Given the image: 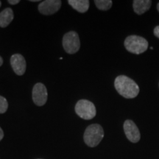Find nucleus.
Returning a JSON list of instances; mask_svg holds the SVG:
<instances>
[{"label":"nucleus","instance_id":"nucleus-21","mask_svg":"<svg viewBox=\"0 0 159 159\" xmlns=\"http://www.w3.org/2000/svg\"><path fill=\"white\" fill-rule=\"evenodd\" d=\"M1 5H2V2H1V1H0V7H1Z\"/></svg>","mask_w":159,"mask_h":159},{"label":"nucleus","instance_id":"nucleus-12","mask_svg":"<svg viewBox=\"0 0 159 159\" xmlns=\"http://www.w3.org/2000/svg\"><path fill=\"white\" fill-rule=\"evenodd\" d=\"M68 3L80 13H85L89 8V0H69Z\"/></svg>","mask_w":159,"mask_h":159},{"label":"nucleus","instance_id":"nucleus-2","mask_svg":"<svg viewBox=\"0 0 159 159\" xmlns=\"http://www.w3.org/2000/svg\"><path fill=\"white\" fill-rule=\"evenodd\" d=\"M104 137V130L101 125L98 124H93L89 125L86 128L83 139L86 145L90 148L97 147Z\"/></svg>","mask_w":159,"mask_h":159},{"label":"nucleus","instance_id":"nucleus-20","mask_svg":"<svg viewBox=\"0 0 159 159\" xmlns=\"http://www.w3.org/2000/svg\"><path fill=\"white\" fill-rule=\"evenodd\" d=\"M30 2H39V0H31Z\"/></svg>","mask_w":159,"mask_h":159},{"label":"nucleus","instance_id":"nucleus-10","mask_svg":"<svg viewBox=\"0 0 159 159\" xmlns=\"http://www.w3.org/2000/svg\"><path fill=\"white\" fill-rule=\"evenodd\" d=\"M152 5L150 0H134L133 2L134 11L136 14L142 15L150 10Z\"/></svg>","mask_w":159,"mask_h":159},{"label":"nucleus","instance_id":"nucleus-18","mask_svg":"<svg viewBox=\"0 0 159 159\" xmlns=\"http://www.w3.org/2000/svg\"><path fill=\"white\" fill-rule=\"evenodd\" d=\"M2 63H3V59L2 58L1 56H0V66H1L2 65Z\"/></svg>","mask_w":159,"mask_h":159},{"label":"nucleus","instance_id":"nucleus-13","mask_svg":"<svg viewBox=\"0 0 159 159\" xmlns=\"http://www.w3.org/2000/svg\"><path fill=\"white\" fill-rule=\"evenodd\" d=\"M94 3L98 9L101 11H108L112 6L113 2L111 0H95Z\"/></svg>","mask_w":159,"mask_h":159},{"label":"nucleus","instance_id":"nucleus-7","mask_svg":"<svg viewBox=\"0 0 159 159\" xmlns=\"http://www.w3.org/2000/svg\"><path fill=\"white\" fill-rule=\"evenodd\" d=\"M124 131L125 136L129 141L133 143H137L140 140L141 134L138 127L132 120H126L124 122Z\"/></svg>","mask_w":159,"mask_h":159},{"label":"nucleus","instance_id":"nucleus-5","mask_svg":"<svg viewBox=\"0 0 159 159\" xmlns=\"http://www.w3.org/2000/svg\"><path fill=\"white\" fill-rule=\"evenodd\" d=\"M63 47L69 54H75L80 47L79 35L76 32L71 31L66 33L63 38Z\"/></svg>","mask_w":159,"mask_h":159},{"label":"nucleus","instance_id":"nucleus-17","mask_svg":"<svg viewBox=\"0 0 159 159\" xmlns=\"http://www.w3.org/2000/svg\"><path fill=\"white\" fill-rule=\"evenodd\" d=\"M3 137H4V132L2 129L0 128V141H2V139H3Z\"/></svg>","mask_w":159,"mask_h":159},{"label":"nucleus","instance_id":"nucleus-4","mask_svg":"<svg viewBox=\"0 0 159 159\" xmlns=\"http://www.w3.org/2000/svg\"><path fill=\"white\" fill-rule=\"evenodd\" d=\"M75 112L80 118L85 120L92 119L97 114L94 103L87 99H80L77 102L75 105Z\"/></svg>","mask_w":159,"mask_h":159},{"label":"nucleus","instance_id":"nucleus-19","mask_svg":"<svg viewBox=\"0 0 159 159\" xmlns=\"http://www.w3.org/2000/svg\"><path fill=\"white\" fill-rule=\"evenodd\" d=\"M157 10H158V11L159 12V2L157 4Z\"/></svg>","mask_w":159,"mask_h":159},{"label":"nucleus","instance_id":"nucleus-1","mask_svg":"<svg viewBox=\"0 0 159 159\" xmlns=\"http://www.w3.org/2000/svg\"><path fill=\"white\" fill-rule=\"evenodd\" d=\"M114 86L117 92L127 99L135 98L139 93L138 84L125 75H119L115 79Z\"/></svg>","mask_w":159,"mask_h":159},{"label":"nucleus","instance_id":"nucleus-8","mask_svg":"<svg viewBox=\"0 0 159 159\" xmlns=\"http://www.w3.org/2000/svg\"><path fill=\"white\" fill-rule=\"evenodd\" d=\"M61 7L60 0H45L39 4V11L43 15L54 14Z\"/></svg>","mask_w":159,"mask_h":159},{"label":"nucleus","instance_id":"nucleus-15","mask_svg":"<svg viewBox=\"0 0 159 159\" xmlns=\"http://www.w3.org/2000/svg\"><path fill=\"white\" fill-rule=\"evenodd\" d=\"M153 33L157 38H158L159 39V26H156V27H155L154 30H153Z\"/></svg>","mask_w":159,"mask_h":159},{"label":"nucleus","instance_id":"nucleus-11","mask_svg":"<svg viewBox=\"0 0 159 159\" xmlns=\"http://www.w3.org/2000/svg\"><path fill=\"white\" fill-rule=\"evenodd\" d=\"M13 11L11 8H5L0 13V27H7L11 21H13Z\"/></svg>","mask_w":159,"mask_h":159},{"label":"nucleus","instance_id":"nucleus-3","mask_svg":"<svg viewBox=\"0 0 159 159\" xmlns=\"http://www.w3.org/2000/svg\"><path fill=\"white\" fill-rule=\"evenodd\" d=\"M125 47L129 52L139 55L144 52L148 48V41L139 35H129L125 40Z\"/></svg>","mask_w":159,"mask_h":159},{"label":"nucleus","instance_id":"nucleus-16","mask_svg":"<svg viewBox=\"0 0 159 159\" xmlns=\"http://www.w3.org/2000/svg\"><path fill=\"white\" fill-rule=\"evenodd\" d=\"M20 1L19 0H8V3L11 4V5H16V4L19 3Z\"/></svg>","mask_w":159,"mask_h":159},{"label":"nucleus","instance_id":"nucleus-6","mask_svg":"<svg viewBox=\"0 0 159 159\" xmlns=\"http://www.w3.org/2000/svg\"><path fill=\"white\" fill-rule=\"evenodd\" d=\"M47 88L43 83H39L34 85L33 89V100L38 106H42L47 101Z\"/></svg>","mask_w":159,"mask_h":159},{"label":"nucleus","instance_id":"nucleus-22","mask_svg":"<svg viewBox=\"0 0 159 159\" xmlns=\"http://www.w3.org/2000/svg\"><path fill=\"white\" fill-rule=\"evenodd\" d=\"M39 159H41V158H39Z\"/></svg>","mask_w":159,"mask_h":159},{"label":"nucleus","instance_id":"nucleus-14","mask_svg":"<svg viewBox=\"0 0 159 159\" xmlns=\"http://www.w3.org/2000/svg\"><path fill=\"white\" fill-rule=\"evenodd\" d=\"M8 108V102L5 97L0 96V114H4Z\"/></svg>","mask_w":159,"mask_h":159},{"label":"nucleus","instance_id":"nucleus-9","mask_svg":"<svg viewBox=\"0 0 159 159\" xmlns=\"http://www.w3.org/2000/svg\"><path fill=\"white\" fill-rule=\"evenodd\" d=\"M11 64L12 68L16 74L18 75H23L26 71V61L22 55L15 54L11 56Z\"/></svg>","mask_w":159,"mask_h":159}]
</instances>
